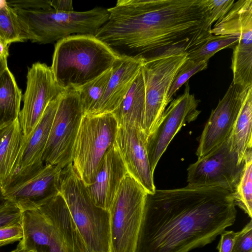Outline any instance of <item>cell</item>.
<instances>
[{
  "instance_id": "10",
  "label": "cell",
  "mask_w": 252,
  "mask_h": 252,
  "mask_svg": "<svg viewBox=\"0 0 252 252\" xmlns=\"http://www.w3.org/2000/svg\"><path fill=\"white\" fill-rule=\"evenodd\" d=\"M215 35L239 34L233 48L231 68L232 83L244 87L252 86V0L235 2L228 13L212 28Z\"/></svg>"
},
{
  "instance_id": "38",
  "label": "cell",
  "mask_w": 252,
  "mask_h": 252,
  "mask_svg": "<svg viewBox=\"0 0 252 252\" xmlns=\"http://www.w3.org/2000/svg\"><path fill=\"white\" fill-rule=\"evenodd\" d=\"M7 59H0V75L8 67Z\"/></svg>"
},
{
  "instance_id": "2",
  "label": "cell",
  "mask_w": 252,
  "mask_h": 252,
  "mask_svg": "<svg viewBox=\"0 0 252 252\" xmlns=\"http://www.w3.org/2000/svg\"><path fill=\"white\" fill-rule=\"evenodd\" d=\"M231 192L220 187L148 194L136 252H189L214 241L235 221Z\"/></svg>"
},
{
  "instance_id": "7",
  "label": "cell",
  "mask_w": 252,
  "mask_h": 252,
  "mask_svg": "<svg viewBox=\"0 0 252 252\" xmlns=\"http://www.w3.org/2000/svg\"><path fill=\"white\" fill-rule=\"evenodd\" d=\"M147 194L127 173L109 210L111 252H136Z\"/></svg>"
},
{
  "instance_id": "31",
  "label": "cell",
  "mask_w": 252,
  "mask_h": 252,
  "mask_svg": "<svg viewBox=\"0 0 252 252\" xmlns=\"http://www.w3.org/2000/svg\"><path fill=\"white\" fill-rule=\"evenodd\" d=\"M235 2L234 0H205L210 23L212 25L222 19L230 10Z\"/></svg>"
},
{
  "instance_id": "23",
  "label": "cell",
  "mask_w": 252,
  "mask_h": 252,
  "mask_svg": "<svg viewBox=\"0 0 252 252\" xmlns=\"http://www.w3.org/2000/svg\"><path fill=\"white\" fill-rule=\"evenodd\" d=\"M252 90L245 101L232 129L227 138L238 163L244 162L247 151L252 147Z\"/></svg>"
},
{
  "instance_id": "26",
  "label": "cell",
  "mask_w": 252,
  "mask_h": 252,
  "mask_svg": "<svg viewBox=\"0 0 252 252\" xmlns=\"http://www.w3.org/2000/svg\"><path fill=\"white\" fill-rule=\"evenodd\" d=\"M112 74V67L77 88L83 115H96Z\"/></svg>"
},
{
  "instance_id": "29",
  "label": "cell",
  "mask_w": 252,
  "mask_h": 252,
  "mask_svg": "<svg viewBox=\"0 0 252 252\" xmlns=\"http://www.w3.org/2000/svg\"><path fill=\"white\" fill-rule=\"evenodd\" d=\"M208 61L195 62L188 59L181 66L171 85L167 96L168 102L173 100V96L179 88L195 73L207 68Z\"/></svg>"
},
{
  "instance_id": "34",
  "label": "cell",
  "mask_w": 252,
  "mask_h": 252,
  "mask_svg": "<svg viewBox=\"0 0 252 252\" xmlns=\"http://www.w3.org/2000/svg\"><path fill=\"white\" fill-rule=\"evenodd\" d=\"M7 4L14 9H38L52 8L49 0H18L7 1Z\"/></svg>"
},
{
  "instance_id": "36",
  "label": "cell",
  "mask_w": 252,
  "mask_h": 252,
  "mask_svg": "<svg viewBox=\"0 0 252 252\" xmlns=\"http://www.w3.org/2000/svg\"><path fill=\"white\" fill-rule=\"evenodd\" d=\"M50 2L51 7L56 11L65 13L74 11L71 0H53Z\"/></svg>"
},
{
  "instance_id": "1",
  "label": "cell",
  "mask_w": 252,
  "mask_h": 252,
  "mask_svg": "<svg viewBox=\"0 0 252 252\" xmlns=\"http://www.w3.org/2000/svg\"><path fill=\"white\" fill-rule=\"evenodd\" d=\"M95 36L122 55L186 52L212 34L205 0H118Z\"/></svg>"
},
{
  "instance_id": "22",
  "label": "cell",
  "mask_w": 252,
  "mask_h": 252,
  "mask_svg": "<svg viewBox=\"0 0 252 252\" xmlns=\"http://www.w3.org/2000/svg\"><path fill=\"white\" fill-rule=\"evenodd\" d=\"M145 108V88L141 67L125 97L112 113L118 127L134 126L144 132Z\"/></svg>"
},
{
  "instance_id": "25",
  "label": "cell",
  "mask_w": 252,
  "mask_h": 252,
  "mask_svg": "<svg viewBox=\"0 0 252 252\" xmlns=\"http://www.w3.org/2000/svg\"><path fill=\"white\" fill-rule=\"evenodd\" d=\"M252 147L246 152L240 176L231 191L235 206L252 218Z\"/></svg>"
},
{
  "instance_id": "32",
  "label": "cell",
  "mask_w": 252,
  "mask_h": 252,
  "mask_svg": "<svg viewBox=\"0 0 252 252\" xmlns=\"http://www.w3.org/2000/svg\"><path fill=\"white\" fill-rule=\"evenodd\" d=\"M231 252H252V220L236 232Z\"/></svg>"
},
{
  "instance_id": "37",
  "label": "cell",
  "mask_w": 252,
  "mask_h": 252,
  "mask_svg": "<svg viewBox=\"0 0 252 252\" xmlns=\"http://www.w3.org/2000/svg\"><path fill=\"white\" fill-rule=\"evenodd\" d=\"M8 46L0 41V59H7L9 56Z\"/></svg>"
},
{
  "instance_id": "21",
  "label": "cell",
  "mask_w": 252,
  "mask_h": 252,
  "mask_svg": "<svg viewBox=\"0 0 252 252\" xmlns=\"http://www.w3.org/2000/svg\"><path fill=\"white\" fill-rule=\"evenodd\" d=\"M23 141L18 118L0 125V189L10 182L15 172Z\"/></svg>"
},
{
  "instance_id": "15",
  "label": "cell",
  "mask_w": 252,
  "mask_h": 252,
  "mask_svg": "<svg viewBox=\"0 0 252 252\" xmlns=\"http://www.w3.org/2000/svg\"><path fill=\"white\" fill-rule=\"evenodd\" d=\"M251 90L252 86L244 87L231 83L206 123L196 151L197 159L227 139Z\"/></svg>"
},
{
  "instance_id": "3",
  "label": "cell",
  "mask_w": 252,
  "mask_h": 252,
  "mask_svg": "<svg viewBox=\"0 0 252 252\" xmlns=\"http://www.w3.org/2000/svg\"><path fill=\"white\" fill-rule=\"evenodd\" d=\"M120 57L94 35L75 34L57 42L50 68L62 89H77L111 68Z\"/></svg>"
},
{
  "instance_id": "4",
  "label": "cell",
  "mask_w": 252,
  "mask_h": 252,
  "mask_svg": "<svg viewBox=\"0 0 252 252\" xmlns=\"http://www.w3.org/2000/svg\"><path fill=\"white\" fill-rule=\"evenodd\" d=\"M25 41L39 44L58 41L75 34L94 35L107 21V9L95 7L85 11L62 12L50 9L13 8Z\"/></svg>"
},
{
  "instance_id": "24",
  "label": "cell",
  "mask_w": 252,
  "mask_h": 252,
  "mask_svg": "<svg viewBox=\"0 0 252 252\" xmlns=\"http://www.w3.org/2000/svg\"><path fill=\"white\" fill-rule=\"evenodd\" d=\"M22 97V91L7 67L0 75V125L18 118Z\"/></svg>"
},
{
  "instance_id": "9",
  "label": "cell",
  "mask_w": 252,
  "mask_h": 252,
  "mask_svg": "<svg viewBox=\"0 0 252 252\" xmlns=\"http://www.w3.org/2000/svg\"><path fill=\"white\" fill-rule=\"evenodd\" d=\"M83 116L78 90L64 89L60 95L44 151V164L63 169L71 163L72 150Z\"/></svg>"
},
{
  "instance_id": "12",
  "label": "cell",
  "mask_w": 252,
  "mask_h": 252,
  "mask_svg": "<svg viewBox=\"0 0 252 252\" xmlns=\"http://www.w3.org/2000/svg\"><path fill=\"white\" fill-rule=\"evenodd\" d=\"M63 91L45 63L36 62L28 68L23 106L18 117L24 140L33 132L50 102Z\"/></svg>"
},
{
  "instance_id": "19",
  "label": "cell",
  "mask_w": 252,
  "mask_h": 252,
  "mask_svg": "<svg viewBox=\"0 0 252 252\" xmlns=\"http://www.w3.org/2000/svg\"><path fill=\"white\" fill-rule=\"evenodd\" d=\"M61 94L50 102L33 132L26 140L24 139L18 165L12 178L36 171L44 165L42 157Z\"/></svg>"
},
{
  "instance_id": "13",
  "label": "cell",
  "mask_w": 252,
  "mask_h": 252,
  "mask_svg": "<svg viewBox=\"0 0 252 252\" xmlns=\"http://www.w3.org/2000/svg\"><path fill=\"white\" fill-rule=\"evenodd\" d=\"M199 100L190 93L188 81L184 93L172 100L166 108L154 133L146 140L147 155L153 173L169 144L187 123L195 120L201 111L197 109Z\"/></svg>"
},
{
  "instance_id": "6",
  "label": "cell",
  "mask_w": 252,
  "mask_h": 252,
  "mask_svg": "<svg viewBox=\"0 0 252 252\" xmlns=\"http://www.w3.org/2000/svg\"><path fill=\"white\" fill-rule=\"evenodd\" d=\"M118 125L112 113L83 115L71 154V163L86 187L94 180L98 165L114 142Z\"/></svg>"
},
{
  "instance_id": "20",
  "label": "cell",
  "mask_w": 252,
  "mask_h": 252,
  "mask_svg": "<svg viewBox=\"0 0 252 252\" xmlns=\"http://www.w3.org/2000/svg\"><path fill=\"white\" fill-rule=\"evenodd\" d=\"M143 58L121 55L112 67V74L96 115L112 113L122 102L140 71Z\"/></svg>"
},
{
  "instance_id": "33",
  "label": "cell",
  "mask_w": 252,
  "mask_h": 252,
  "mask_svg": "<svg viewBox=\"0 0 252 252\" xmlns=\"http://www.w3.org/2000/svg\"><path fill=\"white\" fill-rule=\"evenodd\" d=\"M23 237L22 224H17L0 229V247L17 241Z\"/></svg>"
},
{
  "instance_id": "16",
  "label": "cell",
  "mask_w": 252,
  "mask_h": 252,
  "mask_svg": "<svg viewBox=\"0 0 252 252\" xmlns=\"http://www.w3.org/2000/svg\"><path fill=\"white\" fill-rule=\"evenodd\" d=\"M39 209L50 221L47 252H88L60 192Z\"/></svg>"
},
{
  "instance_id": "30",
  "label": "cell",
  "mask_w": 252,
  "mask_h": 252,
  "mask_svg": "<svg viewBox=\"0 0 252 252\" xmlns=\"http://www.w3.org/2000/svg\"><path fill=\"white\" fill-rule=\"evenodd\" d=\"M23 212L12 202L4 200L0 203V229L22 224Z\"/></svg>"
},
{
  "instance_id": "18",
  "label": "cell",
  "mask_w": 252,
  "mask_h": 252,
  "mask_svg": "<svg viewBox=\"0 0 252 252\" xmlns=\"http://www.w3.org/2000/svg\"><path fill=\"white\" fill-rule=\"evenodd\" d=\"M127 173L123 158L113 144L101 159L94 181L87 187L93 202L97 206L109 211Z\"/></svg>"
},
{
  "instance_id": "28",
  "label": "cell",
  "mask_w": 252,
  "mask_h": 252,
  "mask_svg": "<svg viewBox=\"0 0 252 252\" xmlns=\"http://www.w3.org/2000/svg\"><path fill=\"white\" fill-rule=\"evenodd\" d=\"M0 41L8 46L25 41L17 14L6 0H0Z\"/></svg>"
},
{
  "instance_id": "39",
  "label": "cell",
  "mask_w": 252,
  "mask_h": 252,
  "mask_svg": "<svg viewBox=\"0 0 252 252\" xmlns=\"http://www.w3.org/2000/svg\"><path fill=\"white\" fill-rule=\"evenodd\" d=\"M11 252H32L30 251L26 250L19 245H17L16 248Z\"/></svg>"
},
{
  "instance_id": "8",
  "label": "cell",
  "mask_w": 252,
  "mask_h": 252,
  "mask_svg": "<svg viewBox=\"0 0 252 252\" xmlns=\"http://www.w3.org/2000/svg\"><path fill=\"white\" fill-rule=\"evenodd\" d=\"M188 58L186 52H171L144 59L141 69L145 88L143 130L146 140L157 128L169 104L167 96L171 85Z\"/></svg>"
},
{
  "instance_id": "27",
  "label": "cell",
  "mask_w": 252,
  "mask_h": 252,
  "mask_svg": "<svg viewBox=\"0 0 252 252\" xmlns=\"http://www.w3.org/2000/svg\"><path fill=\"white\" fill-rule=\"evenodd\" d=\"M238 34L212 35L202 44L188 53V59L195 62L208 61L218 51L234 47L238 43Z\"/></svg>"
},
{
  "instance_id": "14",
  "label": "cell",
  "mask_w": 252,
  "mask_h": 252,
  "mask_svg": "<svg viewBox=\"0 0 252 252\" xmlns=\"http://www.w3.org/2000/svg\"><path fill=\"white\" fill-rule=\"evenodd\" d=\"M226 139L204 157L189 165L188 185L195 187H220L232 191L242 171Z\"/></svg>"
},
{
  "instance_id": "11",
  "label": "cell",
  "mask_w": 252,
  "mask_h": 252,
  "mask_svg": "<svg viewBox=\"0 0 252 252\" xmlns=\"http://www.w3.org/2000/svg\"><path fill=\"white\" fill-rule=\"evenodd\" d=\"M62 170L44 164L37 171L13 178L0 189V198L12 202L22 212L37 210L59 193Z\"/></svg>"
},
{
  "instance_id": "5",
  "label": "cell",
  "mask_w": 252,
  "mask_h": 252,
  "mask_svg": "<svg viewBox=\"0 0 252 252\" xmlns=\"http://www.w3.org/2000/svg\"><path fill=\"white\" fill-rule=\"evenodd\" d=\"M59 192L88 252H111L109 212L93 202L72 163L62 170Z\"/></svg>"
},
{
  "instance_id": "17",
  "label": "cell",
  "mask_w": 252,
  "mask_h": 252,
  "mask_svg": "<svg viewBox=\"0 0 252 252\" xmlns=\"http://www.w3.org/2000/svg\"><path fill=\"white\" fill-rule=\"evenodd\" d=\"M113 144L121 156L127 173L148 194L154 193L156 190L154 173L147 155L144 132L134 126L118 127Z\"/></svg>"
},
{
  "instance_id": "35",
  "label": "cell",
  "mask_w": 252,
  "mask_h": 252,
  "mask_svg": "<svg viewBox=\"0 0 252 252\" xmlns=\"http://www.w3.org/2000/svg\"><path fill=\"white\" fill-rule=\"evenodd\" d=\"M236 232L224 230L221 234L217 249L219 252H231Z\"/></svg>"
}]
</instances>
